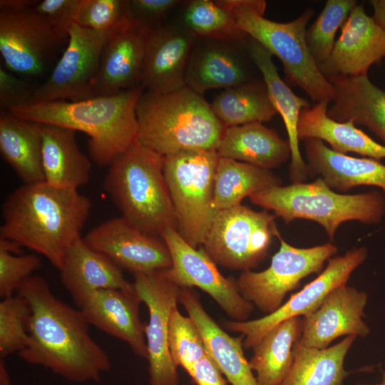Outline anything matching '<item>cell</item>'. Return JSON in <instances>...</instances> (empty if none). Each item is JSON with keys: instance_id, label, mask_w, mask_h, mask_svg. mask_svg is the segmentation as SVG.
Wrapping results in <instances>:
<instances>
[{"instance_id": "6da1fadb", "label": "cell", "mask_w": 385, "mask_h": 385, "mask_svg": "<svg viewBox=\"0 0 385 385\" xmlns=\"http://www.w3.org/2000/svg\"><path fill=\"white\" fill-rule=\"evenodd\" d=\"M16 294L29 304V341L18 355L73 383L99 381L111 369L106 351L92 338L79 309L57 298L39 275L26 279Z\"/></svg>"}, {"instance_id": "7a4b0ae2", "label": "cell", "mask_w": 385, "mask_h": 385, "mask_svg": "<svg viewBox=\"0 0 385 385\" xmlns=\"http://www.w3.org/2000/svg\"><path fill=\"white\" fill-rule=\"evenodd\" d=\"M91 200L78 190L45 181L24 184L2 205L0 239L15 242L45 257L56 269L91 210Z\"/></svg>"}, {"instance_id": "3957f363", "label": "cell", "mask_w": 385, "mask_h": 385, "mask_svg": "<svg viewBox=\"0 0 385 385\" xmlns=\"http://www.w3.org/2000/svg\"><path fill=\"white\" fill-rule=\"evenodd\" d=\"M143 89L140 84L113 95L78 101L30 103L8 112L29 121L85 133L90 138L91 159L106 166L138 140L136 108Z\"/></svg>"}, {"instance_id": "277c9868", "label": "cell", "mask_w": 385, "mask_h": 385, "mask_svg": "<svg viewBox=\"0 0 385 385\" xmlns=\"http://www.w3.org/2000/svg\"><path fill=\"white\" fill-rule=\"evenodd\" d=\"M138 141L165 157L185 150H217L226 126L203 96L188 86L143 93L136 108Z\"/></svg>"}, {"instance_id": "5b68a950", "label": "cell", "mask_w": 385, "mask_h": 385, "mask_svg": "<svg viewBox=\"0 0 385 385\" xmlns=\"http://www.w3.org/2000/svg\"><path fill=\"white\" fill-rule=\"evenodd\" d=\"M163 160L138 140L112 160L103 181L121 217L141 231L159 237L167 228L176 229Z\"/></svg>"}, {"instance_id": "8992f818", "label": "cell", "mask_w": 385, "mask_h": 385, "mask_svg": "<svg viewBox=\"0 0 385 385\" xmlns=\"http://www.w3.org/2000/svg\"><path fill=\"white\" fill-rule=\"evenodd\" d=\"M224 1L240 30L280 60L287 85L302 89L317 103L334 101L335 88L321 72L306 41L313 9H306L291 21L280 23L264 16L266 2L263 0Z\"/></svg>"}, {"instance_id": "52a82bcc", "label": "cell", "mask_w": 385, "mask_h": 385, "mask_svg": "<svg viewBox=\"0 0 385 385\" xmlns=\"http://www.w3.org/2000/svg\"><path fill=\"white\" fill-rule=\"evenodd\" d=\"M249 197L255 205L273 211L287 224L296 219L319 223L331 240L343 222L376 224L385 216V199L381 192L339 193L320 178L308 183L272 186Z\"/></svg>"}, {"instance_id": "ba28073f", "label": "cell", "mask_w": 385, "mask_h": 385, "mask_svg": "<svg viewBox=\"0 0 385 385\" xmlns=\"http://www.w3.org/2000/svg\"><path fill=\"white\" fill-rule=\"evenodd\" d=\"M217 150H185L164 157L163 174L176 220V230L195 248L200 247L216 215L214 178Z\"/></svg>"}, {"instance_id": "9c48e42d", "label": "cell", "mask_w": 385, "mask_h": 385, "mask_svg": "<svg viewBox=\"0 0 385 385\" xmlns=\"http://www.w3.org/2000/svg\"><path fill=\"white\" fill-rule=\"evenodd\" d=\"M274 214L242 204L219 210L201 245L217 265L247 271L268 255L277 229Z\"/></svg>"}, {"instance_id": "30bf717a", "label": "cell", "mask_w": 385, "mask_h": 385, "mask_svg": "<svg viewBox=\"0 0 385 385\" xmlns=\"http://www.w3.org/2000/svg\"><path fill=\"white\" fill-rule=\"evenodd\" d=\"M274 236L280 242L270 265L261 272L243 271L237 279L240 294L266 314L279 309L288 292L312 273H321L324 262L337 253V248L326 243L308 248L288 244L278 230Z\"/></svg>"}, {"instance_id": "8fae6325", "label": "cell", "mask_w": 385, "mask_h": 385, "mask_svg": "<svg viewBox=\"0 0 385 385\" xmlns=\"http://www.w3.org/2000/svg\"><path fill=\"white\" fill-rule=\"evenodd\" d=\"M161 237L172 258V266L163 271L168 279L180 287L204 291L232 320H247L255 306L240 294L237 279L223 276L205 249L188 244L176 229L167 228Z\"/></svg>"}, {"instance_id": "7c38bea8", "label": "cell", "mask_w": 385, "mask_h": 385, "mask_svg": "<svg viewBox=\"0 0 385 385\" xmlns=\"http://www.w3.org/2000/svg\"><path fill=\"white\" fill-rule=\"evenodd\" d=\"M365 247L354 248L344 255L330 258L325 269L274 312L255 319L228 320L225 329L244 336L243 346L252 349L272 329L286 319L305 317L316 311L326 296L334 288L346 284L351 273L367 257Z\"/></svg>"}, {"instance_id": "4fadbf2b", "label": "cell", "mask_w": 385, "mask_h": 385, "mask_svg": "<svg viewBox=\"0 0 385 385\" xmlns=\"http://www.w3.org/2000/svg\"><path fill=\"white\" fill-rule=\"evenodd\" d=\"M113 32L92 30L74 23L65 51L48 79L35 88L31 103L88 99L103 48Z\"/></svg>"}, {"instance_id": "5bb4252c", "label": "cell", "mask_w": 385, "mask_h": 385, "mask_svg": "<svg viewBox=\"0 0 385 385\" xmlns=\"http://www.w3.org/2000/svg\"><path fill=\"white\" fill-rule=\"evenodd\" d=\"M133 286L149 314L145 336L148 349L150 385H178V366L169 349V322L177 307L180 287L163 271L133 274Z\"/></svg>"}, {"instance_id": "9a60e30c", "label": "cell", "mask_w": 385, "mask_h": 385, "mask_svg": "<svg viewBox=\"0 0 385 385\" xmlns=\"http://www.w3.org/2000/svg\"><path fill=\"white\" fill-rule=\"evenodd\" d=\"M61 41L34 6L0 8V53L11 72L39 75Z\"/></svg>"}, {"instance_id": "2e32d148", "label": "cell", "mask_w": 385, "mask_h": 385, "mask_svg": "<svg viewBox=\"0 0 385 385\" xmlns=\"http://www.w3.org/2000/svg\"><path fill=\"white\" fill-rule=\"evenodd\" d=\"M83 238L92 249L133 275L164 271L172 266L170 252L161 237L141 231L121 216L104 221Z\"/></svg>"}, {"instance_id": "e0dca14e", "label": "cell", "mask_w": 385, "mask_h": 385, "mask_svg": "<svg viewBox=\"0 0 385 385\" xmlns=\"http://www.w3.org/2000/svg\"><path fill=\"white\" fill-rule=\"evenodd\" d=\"M196 38L181 23H163L148 31L141 76L143 88L159 94L186 86V67Z\"/></svg>"}, {"instance_id": "ac0fdd59", "label": "cell", "mask_w": 385, "mask_h": 385, "mask_svg": "<svg viewBox=\"0 0 385 385\" xmlns=\"http://www.w3.org/2000/svg\"><path fill=\"white\" fill-rule=\"evenodd\" d=\"M385 56V30L356 4L341 28L329 58L318 65L322 74L334 77L366 75Z\"/></svg>"}, {"instance_id": "d6986e66", "label": "cell", "mask_w": 385, "mask_h": 385, "mask_svg": "<svg viewBox=\"0 0 385 385\" xmlns=\"http://www.w3.org/2000/svg\"><path fill=\"white\" fill-rule=\"evenodd\" d=\"M367 298L366 292L346 284L334 288L316 311L302 318L299 343L325 349L342 336L366 337L370 329L362 318Z\"/></svg>"}, {"instance_id": "ffe728a7", "label": "cell", "mask_w": 385, "mask_h": 385, "mask_svg": "<svg viewBox=\"0 0 385 385\" xmlns=\"http://www.w3.org/2000/svg\"><path fill=\"white\" fill-rule=\"evenodd\" d=\"M145 31L129 21L105 44L88 98L111 96L141 84Z\"/></svg>"}, {"instance_id": "44dd1931", "label": "cell", "mask_w": 385, "mask_h": 385, "mask_svg": "<svg viewBox=\"0 0 385 385\" xmlns=\"http://www.w3.org/2000/svg\"><path fill=\"white\" fill-rule=\"evenodd\" d=\"M140 303L133 286L131 289L98 290L78 309L90 325L125 342L135 354L148 359L145 325L140 319Z\"/></svg>"}, {"instance_id": "7402d4cb", "label": "cell", "mask_w": 385, "mask_h": 385, "mask_svg": "<svg viewBox=\"0 0 385 385\" xmlns=\"http://www.w3.org/2000/svg\"><path fill=\"white\" fill-rule=\"evenodd\" d=\"M62 284L77 308L103 289H131L133 283L105 255L92 249L80 237L66 250L58 270Z\"/></svg>"}, {"instance_id": "603a6c76", "label": "cell", "mask_w": 385, "mask_h": 385, "mask_svg": "<svg viewBox=\"0 0 385 385\" xmlns=\"http://www.w3.org/2000/svg\"><path fill=\"white\" fill-rule=\"evenodd\" d=\"M180 302L197 325L215 365L232 385H259L243 351L244 336L231 337L207 314L197 293L180 287Z\"/></svg>"}, {"instance_id": "cb8c5ba5", "label": "cell", "mask_w": 385, "mask_h": 385, "mask_svg": "<svg viewBox=\"0 0 385 385\" xmlns=\"http://www.w3.org/2000/svg\"><path fill=\"white\" fill-rule=\"evenodd\" d=\"M238 42L196 38L186 67L185 86L203 96L208 90L248 82Z\"/></svg>"}, {"instance_id": "d4e9b609", "label": "cell", "mask_w": 385, "mask_h": 385, "mask_svg": "<svg viewBox=\"0 0 385 385\" xmlns=\"http://www.w3.org/2000/svg\"><path fill=\"white\" fill-rule=\"evenodd\" d=\"M304 143L309 175H317L331 189L343 192L356 186H375L385 195V165L381 161L335 152L319 139Z\"/></svg>"}, {"instance_id": "484cf974", "label": "cell", "mask_w": 385, "mask_h": 385, "mask_svg": "<svg viewBox=\"0 0 385 385\" xmlns=\"http://www.w3.org/2000/svg\"><path fill=\"white\" fill-rule=\"evenodd\" d=\"M249 56L262 76L270 100L285 125L291 150L289 177L292 183L304 182L309 176L306 161L299 149L298 123L304 108L310 107L308 101L295 95L279 76L272 55L260 43L250 39Z\"/></svg>"}, {"instance_id": "4316f807", "label": "cell", "mask_w": 385, "mask_h": 385, "mask_svg": "<svg viewBox=\"0 0 385 385\" xmlns=\"http://www.w3.org/2000/svg\"><path fill=\"white\" fill-rule=\"evenodd\" d=\"M328 80L336 92L328 116L366 127L385 145V91L375 86L367 74Z\"/></svg>"}, {"instance_id": "83f0119b", "label": "cell", "mask_w": 385, "mask_h": 385, "mask_svg": "<svg viewBox=\"0 0 385 385\" xmlns=\"http://www.w3.org/2000/svg\"><path fill=\"white\" fill-rule=\"evenodd\" d=\"M44 181L56 188L78 190L90 180V158L79 148L76 130L41 124Z\"/></svg>"}, {"instance_id": "f1b7e54d", "label": "cell", "mask_w": 385, "mask_h": 385, "mask_svg": "<svg viewBox=\"0 0 385 385\" xmlns=\"http://www.w3.org/2000/svg\"><path fill=\"white\" fill-rule=\"evenodd\" d=\"M329 102L322 101L304 108L299 115V140L319 139L335 152L354 153L379 161L385 158V145L377 143L350 122L336 121L327 115Z\"/></svg>"}, {"instance_id": "f546056e", "label": "cell", "mask_w": 385, "mask_h": 385, "mask_svg": "<svg viewBox=\"0 0 385 385\" xmlns=\"http://www.w3.org/2000/svg\"><path fill=\"white\" fill-rule=\"evenodd\" d=\"M220 157L271 170L291 158L288 140L262 123L227 127L217 150Z\"/></svg>"}, {"instance_id": "4dcf8cb0", "label": "cell", "mask_w": 385, "mask_h": 385, "mask_svg": "<svg viewBox=\"0 0 385 385\" xmlns=\"http://www.w3.org/2000/svg\"><path fill=\"white\" fill-rule=\"evenodd\" d=\"M0 152L24 184L44 181L40 123L1 112Z\"/></svg>"}, {"instance_id": "1f68e13d", "label": "cell", "mask_w": 385, "mask_h": 385, "mask_svg": "<svg viewBox=\"0 0 385 385\" xmlns=\"http://www.w3.org/2000/svg\"><path fill=\"white\" fill-rule=\"evenodd\" d=\"M303 319L292 317L269 331L252 348L249 361L259 385H282L294 361V350L302 330Z\"/></svg>"}, {"instance_id": "d6a6232c", "label": "cell", "mask_w": 385, "mask_h": 385, "mask_svg": "<svg viewBox=\"0 0 385 385\" xmlns=\"http://www.w3.org/2000/svg\"><path fill=\"white\" fill-rule=\"evenodd\" d=\"M356 337L325 349L307 347L299 342L294 350V361L282 385H344L349 375L344 363Z\"/></svg>"}, {"instance_id": "836d02e7", "label": "cell", "mask_w": 385, "mask_h": 385, "mask_svg": "<svg viewBox=\"0 0 385 385\" xmlns=\"http://www.w3.org/2000/svg\"><path fill=\"white\" fill-rule=\"evenodd\" d=\"M282 183L270 170L220 157L214 178L213 207L219 211L240 205L245 197Z\"/></svg>"}, {"instance_id": "e575fe53", "label": "cell", "mask_w": 385, "mask_h": 385, "mask_svg": "<svg viewBox=\"0 0 385 385\" xmlns=\"http://www.w3.org/2000/svg\"><path fill=\"white\" fill-rule=\"evenodd\" d=\"M210 105L226 127L268 121L277 113L264 81H248L225 89Z\"/></svg>"}, {"instance_id": "d590c367", "label": "cell", "mask_w": 385, "mask_h": 385, "mask_svg": "<svg viewBox=\"0 0 385 385\" xmlns=\"http://www.w3.org/2000/svg\"><path fill=\"white\" fill-rule=\"evenodd\" d=\"M180 23L198 38L239 43L247 36L224 0L188 1Z\"/></svg>"}, {"instance_id": "8d00e7d4", "label": "cell", "mask_w": 385, "mask_h": 385, "mask_svg": "<svg viewBox=\"0 0 385 385\" xmlns=\"http://www.w3.org/2000/svg\"><path fill=\"white\" fill-rule=\"evenodd\" d=\"M356 4L355 0H327L319 15L307 29V47L318 65L330 56L337 31Z\"/></svg>"}, {"instance_id": "74e56055", "label": "cell", "mask_w": 385, "mask_h": 385, "mask_svg": "<svg viewBox=\"0 0 385 385\" xmlns=\"http://www.w3.org/2000/svg\"><path fill=\"white\" fill-rule=\"evenodd\" d=\"M169 349L177 366L187 373L201 359L207 349L202 334L190 317L183 315L177 307L171 312L169 322Z\"/></svg>"}, {"instance_id": "f35d334b", "label": "cell", "mask_w": 385, "mask_h": 385, "mask_svg": "<svg viewBox=\"0 0 385 385\" xmlns=\"http://www.w3.org/2000/svg\"><path fill=\"white\" fill-rule=\"evenodd\" d=\"M31 309L21 296L4 298L0 302V358L24 350L29 341Z\"/></svg>"}, {"instance_id": "ab89813d", "label": "cell", "mask_w": 385, "mask_h": 385, "mask_svg": "<svg viewBox=\"0 0 385 385\" xmlns=\"http://www.w3.org/2000/svg\"><path fill=\"white\" fill-rule=\"evenodd\" d=\"M128 1L80 0L74 23L99 31H114L128 22Z\"/></svg>"}, {"instance_id": "60d3db41", "label": "cell", "mask_w": 385, "mask_h": 385, "mask_svg": "<svg viewBox=\"0 0 385 385\" xmlns=\"http://www.w3.org/2000/svg\"><path fill=\"white\" fill-rule=\"evenodd\" d=\"M41 267L35 255H16L0 250V296H14L21 284Z\"/></svg>"}, {"instance_id": "b9f144b4", "label": "cell", "mask_w": 385, "mask_h": 385, "mask_svg": "<svg viewBox=\"0 0 385 385\" xmlns=\"http://www.w3.org/2000/svg\"><path fill=\"white\" fill-rule=\"evenodd\" d=\"M80 0H43L34 6L61 41L68 40Z\"/></svg>"}, {"instance_id": "7bdbcfd3", "label": "cell", "mask_w": 385, "mask_h": 385, "mask_svg": "<svg viewBox=\"0 0 385 385\" xmlns=\"http://www.w3.org/2000/svg\"><path fill=\"white\" fill-rule=\"evenodd\" d=\"M180 3L177 0H130L128 1V20L148 32L163 24L165 17Z\"/></svg>"}, {"instance_id": "ee69618b", "label": "cell", "mask_w": 385, "mask_h": 385, "mask_svg": "<svg viewBox=\"0 0 385 385\" xmlns=\"http://www.w3.org/2000/svg\"><path fill=\"white\" fill-rule=\"evenodd\" d=\"M35 88L0 66V108L1 112L30 103Z\"/></svg>"}, {"instance_id": "f6af8a7d", "label": "cell", "mask_w": 385, "mask_h": 385, "mask_svg": "<svg viewBox=\"0 0 385 385\" xmlns=\"http://www.w3.org/2000/svg\"><path fill=\"white\" fill-rule=\"evenodd\" d=\"M196 385H227L222 374L207 354L188 373Z\"/></svg>"}, {"instance_id": "bcb514c9", "label": "cell", "mask_w": 385, "mask_h": 385, "mask_svg": "<svg viewBox=\"0 0 385 385\" xmlns=\"http://www.w3.org/2000/svg\"><path fill=\"white\" fill-rule=\"evenodd\" d=\"M369 4L374 11L373 19L385 30V0H371Z\"/></svg>"}, {"instance_id": "7dc6e473", "label": "cell", "mask_w": 385, "mask_h": 385, "mask_svg": "<svg viewBox=\"0 0 385 385\" xmlns=\"http://www.w3.org/2000/svg\"><path fill=\"white\" fill-rule=\"evenodd\" d=\"M38 2L33 0H1L0 8L26 9L34 6Z\"/></svg>"}, {"instance_id": "c3c4849f", "label": "cell", "mask_w": 385, "mask_h": 385, "mask_svg": "<svg viewBox=\"0 0 385 385\" xmlns=\"http://www.w3.org/2000/svg\"><path fill=\"white\" fill-rule=\"evenodd\" d=\"M0 385H13L11 383L4 359H0Z\"/></svg>"}, {"instance_id": "681fc988", "label": "cell", "mask_w": 385, "mask_h": 385, "mask_svg": "<svg viewBox=\"0 0 385 385\" xmlns=\"http://www.w3.org/2000/svg\"><path fill=\"white\" fill-rule=\"evenodd\" d=\"M356 385H385V371L383 372L381 381L379 384H356Z\"/></svg>"}]
</instances>
